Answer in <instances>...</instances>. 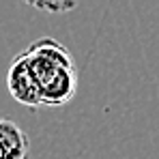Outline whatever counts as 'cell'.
<instances>
[{
    "mask_svg": "<svg viewBox=\"0 0 159 159\" xmlns=\"http://www.w3.org/2000/svg\"><path fill=\"white\" fill-rule=\"evenodd\" d=\"M41 93V106H67L80 86V71L71 52L54 37H41L24 50Z\"/></svg>",
    "mask_w": 159,
    "mask_h": 159,
    "instance_id": "1",
    "label": "cell"
},
{
    "mask_svg": "<svg viewBox=\"0 0 159 159\" xmlns=\"http://www.w3.org/2000/svg\"><path fill=\"white\" fill-rule=\"evenodd\" d=\"M7 90L20 106L30 107V110L41 107V93H39L37 80L30 71V65H28L24 52L13 58V62L7 71Z\"/></svg>",
    "mask_w": 159,
    "mask_h": 159,
    "instance_id": "2",
    "label": "cell"
},
{
    "mask_svg": "<svg viewBox=\"0 0 159 159\" xmlns=\"http://www.w3.org/2000/svg\"><path fill=\"white\" fill-rule=\"evenodd\" d=\"M0 159H30L28 133L7 116H0Z\"/></svg>",
    "mask_w": 159,
    "mask_h": 159,
    "instance_id": "3",
    "label": "cell"
},
{
    "mask_svg": "<svg viewBox=\"0 0 159 159\" xmlns=\"http://www.w3.org/2000/svg\"><path fill=\"white\" fill-rule=\"evenodd\" d=\"M32 7L50 13H67L75 9V2H32Z\"/></svg>",
    "mask_w": 159,
    "mask_h": 159,
    "instance_id": "4",
    "label": "cell"
}]
</instances>
